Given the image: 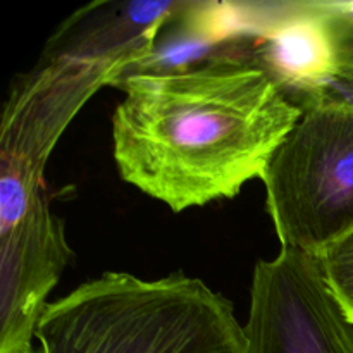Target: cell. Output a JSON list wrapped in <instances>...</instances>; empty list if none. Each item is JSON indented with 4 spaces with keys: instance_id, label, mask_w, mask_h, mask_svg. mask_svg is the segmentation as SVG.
Instances as JSON below:
<instances>
[{
    "instance_id": "1",
    "label": "cell",
    "mask_w": 353,
    "mask_h": 353,
    "mask_svg": "<svg viewBox=\"0 0 353 353\" xmlns=\"http://www.w3.org/2000/svg\"><path fill=\"white\" fill-rule=\"evenodd\" d=\"M116 86L119 176L176 214L262 179L303 114L268 69L233 55L128 72Z\"/></svg>"
},
{
    "instance_id": "5",
    "label": "cell",
    "mask_w": 353,
    "mask_h": 353,
    "mask_svg": "<svg viewBox=\"0 0 353 353\" xmlns=\"http://www.w3.org/2000/svg\"><path fill=\"white\" fill-rule=\"evenodd\" d=\"M192 2H93L64 21L45 45V55L105 62L128 72L143 69L157 54L162 28Z\"/></svg>"
},
{
    "instance_id": "7",
    "label": "cell",
    "mask_w": 353,
    "mask_h": 353,
    "mask_svg": "<svg viewBox=\"0 0 353 353\" xmlns=\"http://www.w3.org/2000/svg\"><path fill=\"white\" fill-rule=\"evenodd\" d=\"M319 261L331 292L353 323V233L327 248Z\"/></svg>"
},
{
    "instance_id": "4",
    "label": "cell",
    "mask_w": 353,
    "mask_h": 353,
    "mask_svg": "<svg viewBox=\"0 0 353 353\" xmlns=\"http://www.w3.org/2000/svg\"><path fill=\"white\" fill-rule=\"evenodd\" d=\"M245 336L248 353H353V323L319 257L293 248L255 264Z\"/></svg>"
},
{
    "instance_id": "3",
    "label": "cell",
    "mask_w": 353,
    "mask_h": 353,
    "mask_svg": "<svg viewBox=\"0 0 353 353\" xmlns=\"http://www.w3.org/2000/svg\"><path fill=\"white\" fill-rule=\"evenodd\" d=\"M302 107L262 181L281 248L321 257L353 233V107L324 92Z\"/></svg>"
},
{
    "instance_id": "8",
    "label": "cell",
    "mask_w": 353,
    "mask_h": 353,
    "mask_svg": "<svg viewBox=\"0 0 353 353\" xmlns=\"http://www.w3.org/2000/svg\"><path fill=\"white\" fill-rule=\"evenodd\" d=\"M324 93L345 103H350L353 107V65H345V68L338 69L336 76L324 90Z\"/></svg>"
},
{
    "instance_id": "6",
    "label": "cell",
    "mask_w": 353,
    "mask_h": 353,
    "mask_svg": "<svg viewBox=\"0 0 353 353\" xmlns=\"http://www.w3.org/2000/svg\"><path fill=\"white\" fill-rule=\"evenodd\" d=\"M255 62L268 69L292 99L300 95V105L323 93L336 76L338 57L321 3L286 6L281 16L262 28Z\"/></svg>"
},
{
    "instance_id": "2",
    "label": "cell",
    "mask_w": 353,
    "mask_h": 353,
    "mask_svg": "<svg viewBox=\"0 0 353 353\" xmlns=\"http://www.w3.org/2000/svg\"><path fill=\"white\" fill-rule=\"evenodd\" d=\"M34 341L37 353H248L233 303L185 272H103L48 303Z\"/></svg>"
}]
</instances>
